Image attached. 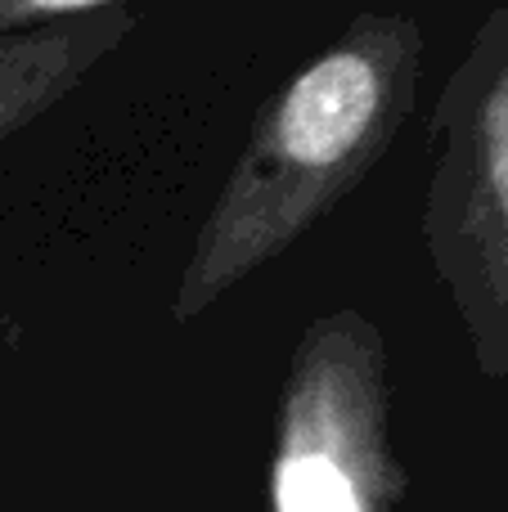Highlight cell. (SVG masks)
<instances>
[{"label":"cell","instance_id":"cell-1","mask_svg":"<svg viewBox=\"0 0 508 512\" xmlns=\"http://www.w3.org/2000/svg\"><path fill=\"white\" fill-rule=\"evenodd\" d=\"M419 54L414 18L360 14L320 59L284 81L194 239L171 306L180 324L288 252L374 171L410 117Z\"/></svg>","mask_w":508,"mask_h":512},{"label":"cell","instance_id":"cell-4","mask_svg":"<svg viewBox=\"0 0 508 512\" xmlns=\"http://www.w3.org/2000/svg\"><path fill=\"white\" fill-rule=\"evenodd\" d=\"M126 27H131V9L113 0L86 23L0 41V140L23 131L54 99L68 95L90 63L122 41Z\"/></svg>","mask_w":508,"mask_h":512},{"label":"cell","instance_id":"cell-5","mask_svg":"<svg viewBox=\"0 0 508 512\" xmlns=\"http://www.w3.org/2000/svg\"><path fill=\"white\" fill-rule=\"evenodd\" d=\"M113 0H0V41L32 32H50V27L86 23Z\"/></svg>","mask_w":508,"mask_h":512},{"label":"cell","instance_id":"cell-3","mask_svg":"<svg viewBox=\"0 0 508 512\" xmlns=\"http://www.w3.org/2000/svg\"><path fill=\"white\" fill-rule=\"evenodd\" d=\"M401 499L383 337L360 310L315 319L279 400L270 512H396Z\"/></svg>","mask_w":508,"mask_h":512},{"label":"cell","instance_id":"cell-2","mask_svg":"<svg viewBox=\"0 0 508 512\" xmlns=\"http://www.w3.org/2000/svg\"><path fill=\"white\" fill-rule=\"evenodd\" d=\"M423 239L486 378L508 382V9L459 59L432 122Z\"/></svg>","mask_w":508,"mask_h":512}]
</instances>
